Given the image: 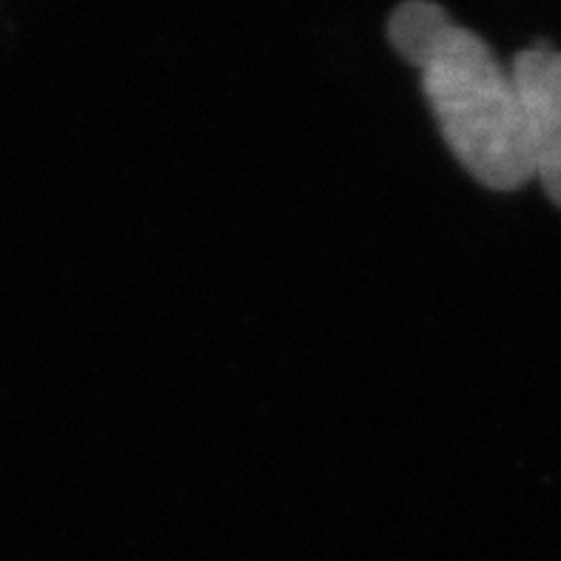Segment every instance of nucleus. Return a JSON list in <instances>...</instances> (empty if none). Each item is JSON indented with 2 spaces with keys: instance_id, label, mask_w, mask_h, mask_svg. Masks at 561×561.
<instances>
[{
  "instance_id": "f257e3e1",
  "label": "nucleus",
  "mask_w": 561,
  "mask_h": 561,
  "mask_svg": "<svg viewBox=\"0 0 561 561\" xmlns=\"http://www.w3.org/2000/svg\"><path fill=\"white\" fill-rule=\"evenodd\" d=\"M388 37L420 69L442 137L470 178L493 192H516L530 183L519 89L511 66L499 60L488 41L434 0L399 3Z\"/></svg>"
},
{
  "instance_id": "f03ea898",
  "label": "nucleus",
  "mask_w": 561,
  "mask_h": 561,
  "mask_svg": "<svg viewBox=\"0 0 561 561\" xmlns=\"http://www.w3.org/2000/svg\"><path fill=\"white\" fill-rule=\"evenodd\" d=\"M530 174L561 208V51L539 41L511 60Z\"/></svg>"
}]
</instances>
